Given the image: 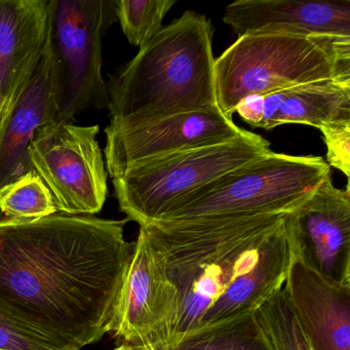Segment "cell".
<instances>
[{"label": "cell", "instance_id": "cell-1", "mask_svg": "<svg viewBox=\"0 0 350 350\" xmlns=\"http://www.w3.org/2000/svg\"><path fill=\"white\" fill-rule=\"evenodd\" d=\"M124 220L55 213L0 220V309L64 350L106 333L134 253Z\"/></svg>", "mask_w": 350, "mask_h": 350}, {"label": "cell", "instance_id": "cell-2", "mask_svg": "<svg viewBox=\"0 0 350 350\" xmlns=\"http://www.w3.org/2000/svg\"><path fill=\"white\" fill-rule=\"evenodd\" d=\"M288 213L140 226L163 256L177 291L169 347L255 314L284 288L294 257Z\"/></svg>", "mask_w": 350, "mask_h": 350}, {"label": "cell", "instance_id": "cell-3", "mask_svg": "<svg viewBox=\"0 0 350 350\" xmlns=\"http://www.w3.org/2000/svg\"><path fill=\"white\" fill-rule=\"evenodd\" d=\"M212 40L211 22L196 12L161 28L110 77L107 129L217 107Z\"/></svg>", "mask_w": 350, "mask_h": 350}, {"label": "cell", "instance_id": "cell-4", "mask_svg": "<svg viewBox=\"0 0 350 350\" xmlns=\"http://www.w3.org/2000/svg\"><path fill=\"white\" fill-rule=\"evenodd\" d=\"M321 81H350V38L260 30L215 60L217 106L229 118L249 96Z\"/></svg>", "mask_w": 350, "mask_h": 350}, {"label": "cell", "instance_id": "cell-5", "mask_svg": "<svg viewBox=\"0 0 350 350\" xmlns=\"http://www.w3.org/2000/svg\"><path fill=\"white\" fill-rule=\"evenodd\" d=\"M329 175L321 157L270 151L188 194L153 223L288 213Z\"/></svg>", "mask_w": 350, "mask_h": 350}, {"label": "cell", "instance_id": "cell-6", "mask_svg": "<svg viewBox=\"0 0 350 350\" xmlns=\"http://www.w3.org/2000/svg\"><path fill=\"white\" fill-rule=\"evenodd\" d=\"M116 20V0H49L44 53L56 120L108 108L102 40Z\"/></svg>", "mask_w": 350, "mask_h": 350}, {"label": "cell", "instance_id": "cell-7", "mask_svg": "<svg viewBox=\"0 0 350 350\" xmlns=\"http://www.w3.org/2000/svg\"><path fill=\"white\" fill-rule=\"evenodd\" d=\"M270 143L245 131L234 140L151 159L114 178L120 211L140 226L217 178L270 152Z\"/></svg>", "mask_w": 350, "mask_h": 350}, {"label": "cell", "instance_id": "cell-8", "mask_svg": "<svg viewBox=\"0 0 350 350\" xmlns=\"http://www.w3.org/2000/svg\"><path fill=\"white\" fill-rule=\"evenodd\" d=\"M99 126L55 120L38 129L28 148L32 169L46 184L57 213L94 216L108 194Z\"/></svg>", "mask_w": 350, "mask_h": 350}, {"label": "cell", "instance_id": "cell-9", "mask_svg": "<svg viewBox=\"0 0 350 350\" xmlns=\"http://www.w3.org/2000/svg\"><path fill=\"white\" fill-rule=\"evenodd\" d=\"M177 313V291L167 278L163 256L140 227L109 333L122 344L165 350Z\"/></svg>", "mask_w": 350, "mask_h": 350}, {"label": "cell", "instance_id": "cell-10", "mask_svg": "<svg viewBox=\"0 0 350 350\" xmlns=\"http://www.w3.org/2000/svg\"><path fill=\"white\" fill-rule=\"evenodd\" d=\"M245 131L224 116L218 106L132 128H106L105 165L114 179L151 159L234 140Z\"/></svg>", "mask_w": 350, "mask_h": 350}, {"label": "cell", "instance_id": "cell-11", "mask_svg": "<svg viewBox=\"0 0 350 350\" xmlns=\"http://www.w3.org/2000/svg\"><path fill=\"white\" fill-rule=\"evenodd\" d=\"M295 255L321 275L350 284V192L327 176L321 185L286 214Z\"/></svg>", "mask_w": 350, "mask_h": 350}, {"label": "cell", "instance_id": "cell-12", "mask_svg": "<svg viewBox=\"0 0 350 350\" xmlns=\"http://www.w3.org/2000/svg\"><path fill=\"white\" fill-rule=\"evenodd\" d=\"M48 3L49 0H0L1 124L29 85L44 56Z\"/></svg>", "mask_w": 350, "mask_h": 350}, {"label": "cell", "instance_id": "cell-13", "mask_svg": "<svg viewBox=\"0 0 350 350\" xmlns=\"http://www.w3.org/2000/svg\"><path fill=\"white\" fill-rule=\"evenodd\" d=\"M284 290L312 350H350V284L333 282L295 255Z\"/></svg>", "mask_w": 350, "mask_h": 350}, {"label": "cell", "instance_id": "cell-14", "mask_svg": "<svg viewBox=\"0 0 350 350\" xmlns=\"http://www.w3.org/2000/svg\"><path fill=\"white\" fill-rule=\"evenodd\" d=\"M223 21L237 38L260 30L350 38V0H237Z\"/></svg>", "mask_w": 350, "mask_h": 350}, {"label": "cell", "instance_id": "cell-15", "mask_svg": "<svg viewBox=\"0 0 350 350\" xmlns=\"http://www.w3.org/2000/svg\"><path fill=\"white\" fill-rule=\"evenodd\" d=\"M55 120L50 69L44 53L29 85L0 124V189L34 172L28 155L30 143L38 129Z\"/></svg>", "mask_w": 350, "mask_h": 350}, {"label": "cell", "instance_id": "cell-16", "mask_svg": "<svg viewBox=\"0 0 350 350\" xmlns=\"http://www.w3.org/2000/svg\"><path fill=\"white\" fill-rule=\"evenodd\" d=\"M336 120H350V81H315L264 96L257 128L270 131L288 124L319 128Z\"/></svg>", "mask_w": 350, "mask_h": 350}, {"label": "cell", "instance_id": "cell-17", "mask_svg": "<svg viewBox=\"0 0 350 350\" xmlns=\"http://www.w3.org/2000/svg\"><path fill=\"white\" fill-rule=\"evenodd\" d=\"M165 350H275L256 317L221 325L184 338Z\"/></svg>", "mask_w": 350, "mask_h": 350}, {"label": "cell", "instance_id": "cell-18", "mask_svg": "<svg viewBox=\"0 0 350 350\" xmlns=\"http://www.w3.org/2000/svg\"><path fill=\"white\" fill-rule=\"evenodd\" d=\"M0 213L10 220H32L57 213L50 190L36 172L0 189Z\"/></svg>", "mask_w": 350, "mask_h": 350}, {"label": "cell", "instance_id": "cell-19", "mask_svg": "<svg viewBox=\"0 0 350 350\" xmlns=\"http://www.w3.org/2000/svg\"><path fill=\"white\" fill-rule=\"evenodd\" d=\"M256 317L274 349L312 350L284 288L259 308Z\"/></svg>", "mask_w": 350, "mask_h": 350}, {"label": "cell", "instance_id": "cell-20", "mask_svg": "<svg viewBox=\"0 0 350 350\" xmlns=\"http://www.w3.org/2000/svg\"><path fill=\"white\" fill-rule=\"evenodd\" d=\"M176 0H116V17L126 40L142 46L163 28Z\"/></svg>", "mask_w": 350, "mask_h": 350}, {"label": "cell", "instance_id": "cell-21", "mask_svg": "<svg viewBox=\"0 0 350 350\" xmlns=\"http://www.w3.org/2000/svg\"><path fill=\"white\" fill-rule=\"evenodd\" d=\"M0 350H64L38 329L0 309Z\"/></svg>", "mask_w": 350, "mask_h": 350}, {"label": "cell", "instance_id": "cell-22", "mask_svg": "<svg viewBox=\"0 0 350 350\" xmlns=\"http://www.w3.org/2000/svg\"><path fill=\"white\" fill-rule=\"evenodd\" d=\"M327 146V165L336 167L349 179L350 120H336L319 128Z\"/></svg>", "mask_w": 350, "mask_h": 350}, {"label": "cell", "instance_id": "cell-23", "mask_svg": "<svg viewBox=\"0 0 350 350\" xmlns=\"http://www.w3.org/2000/svg\"><path fill=\"white\" fill-rule=\"evenodd\" d=\"M0 124H1V120H0Z\"/></svg>", "mask_w": 350, "mask_h": 350}]
</instances>
